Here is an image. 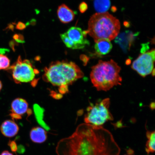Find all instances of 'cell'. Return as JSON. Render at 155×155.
<instances>
[{
	"mask_svg": "<svg viewBox=\"0 0 155 155\" xmlns=\"http://www.w3.org/2000/svg\"><path fill=\"white\" fill-rule=\"evenodd\" d=\"M120 71L121 68L113 60L100 61L92 68L91 81L98 91H106L114 86L121 85L122 79L120 75Z\"/></svg>",
	"mask_w": 155,
	"mask_h": 155,
	"instance_id": "3",
	"label": "cell"
},
{
	"mask_svg": "<svg viewBox=\"0 0 155 155\" xmlns=\"http://www.w3.org/2000/svg\"><path fill=\"white\" fill-rule=\"evenodd\" d=\"M121 149L108 130L86 123L79 125L56 147L57 155H120Z\"/></svg>",
	"mask_w": 155,
	"mask_h": 155,
	"instance_id": "1",
	"label": "cell"
},
{
	"mask_svg": "<svg viewBox=\"0 0 155 155\" xmlns=\"http://www.w3.org/2000/svg\"><path fill=\"white\" fill-rule=\"evenodd\" d=\"M95 42L94 49L98 55H106L109 53L112 49V44L109 40H100Z\"/></svg>",
	"mask_w": 155,
	"mask_h": 155,
	"instance_id": "13",
	"label": "cell"
},
{
	"mask_svg": "<svg viewBox=\"0 0 155 155\" xmlns=\"http://www.w3.org/2000/svg\"><path fill=\"white\" fill-rule=\"evenodd\" d=\"M28 109V104L26 100L22 98L15 99L12 103L11 117L15 119H20L22 116L28 112L29 115L31 111Z\"/></svg>",
	"mask_w": 155,
	"mask_h": 155,
	"instance_id": "9",
	"label": "cell"
},
{
	"mask_svg": "<svg viewBox=\"0 0 155 155\" xmlns=\"http://www.w3.org/2000/svg\"><path fill=\"white\" fill-rule=\"evenodd\" d=\"M88 9V5L87 4L84 2H82L79 5V9L81 13H84Z\"/></svg>",
	"mask_w": 155,
	"mask_h": 155,
	"instance_id": "20",
	"label": "cell"
},
{
	"mask_svg": "<svg viewBox=\"0 0 155 155\" xmlns=\"http://www.w3.org/2000/svg\"><path fill=\"white\" fill-rule=\"evenodd\" d=\"M57 15L61 22L65 24L71 22L74 19L75 17L74 11L64 4L58 7Z\"/></svg>",
	"mask_w": 155,
	"mask_h": 155,
	"instance_id": "10",
	"label": "cell"
},
{
	"mask_svg": "<svg viewBox=\"0 0 155 155\" xmlns=\"http://www.w3.org/2000/svg\"><path fill=\"white\" fill-rule=\"evenodd\" d=\"M35 116L38 123L46 131L50 130V128L44 120V110L37 104L34 106Z\"/></svg>",
	"mask_w": 155,
	"mask_h": 155,
	"instance_id": "15",
	"label": "cell"
},
{
	"mask_svg": "<svg viewBox=\"0 0 155 155\" xmlns=\"http://www.w3.org/2000/svg\"><path fill=\"white\" fill-rule=\"evenodd\" d=\"M120 29L118 19L108 12L97 13L92 15L88 24V34L95 42L100 40H113Z\"/></svg>",
	"mask_w": 155,
	"mask_h": 155,
	"instance_id": "4",
	"label": "cell"
},
{
	"mask_svg": "<svg viewBox=\"0 0 155 155\" xmlns=\"http://www.w3.org/2000/svg\"><path fill=\"white\" fill-rule=\"evenodd\" d=\"M9 145L12 151L13 152H16L17 150V145L15 141H12L9 143Z\"/></svg>",
	"mask_w": 155,
	"mask_h": 155,
	"instance_id": "23",
	"label": "cell"
},
{
	"mask_svg": "<svg viewBox=\"0 0 155 155\" xmlns=\"http://www.w3.org/2000/svg\"><path fill=\"white\" fill-rule=\"evenodd\" d=\"M10 61L7 56L0 54V70L8 69L10 66Z\"/></svg>",
	"mask_w": 155,
	"mask_h": 155,
	"instance_id": "19",
	"label": "cell"
},
{
	"mask_svg": "<svg viewBox=\"0 0 155 155\" xmlns=\"http://www.w3.org/2000/svg\"><path fill=\"white\" fill-rule=\"evenodd\" d=\"M30 136L33 142L41 144L47 139V133L45 130L40 127H35L30 132Z\"/></svg>",
	"mask_w": 155,
	"mask_h": 155,
	"instance_id": "12",
	"label": "cell"
},
{
	"mask_svg": "<svg viewBox=\"0 0 155 155\" xmlns=\"http://www.w3.org/2000/svg\"><path fill=\"white\" fill-rule=\"evenodd\" d=\"M17 151L20 153H23L25 152V150L24 146H23L22 145H20L18 147H17Z\"/></svg>",
	"mask_w": 155,
	"mask_h": 155,
	"instance_id": "25",
	"label": "cell"
},
{
	"mask_svg": "<svg viewBox=\"0 0 155 155\" xmlns=\"http://www.w3.org/2000/svg\"><path fill=\"white\" fill-rule=\"evenodd\" d=\"M9 69L11 70L13 78L17 84L32 82L38 72L30 61L22 60L20 56Z\"/></svg>",
	"mask_w": 155,
	"mask_h": 155,
	"instance_id": "6",
	"label": "cell"
},
{
	"mask_svg": "<svg viewBox=\"0 0 155 155\" xmlns=\"http://www.w3.org/2000/svg\"><path fill=\"white\" fill-rule=\"evenodd\" d=\"M2 82L1 81H0V91L1 90L2 88Z\"/></svg>",
	"mask_w": 155,
	"mask_h": 155,
	"instance_id": "29",
	"label": "cell"
},
{
	"mask_svg": "<svg viewBox=\"0 0 155 155\" xmlns=\"http://www.w3.org/2000/svg\"><path fill=\"white\" fill-rule=\"evenodd\" d=\"M146 136L148 139L146 144L145 150L149 154L150 153L155 152V132L147 130Z\"/></svg>",
	"mask_w": 155,
	"mask_h": 155,
	"instance_id": "16",
	"label": "cell"
},
{
	"mask_svg": "<svg viewBox=\"0 0 155 155\" xmlns=\"http://www.w3.org/2000/svg\"><path fill=\"white\" fill-rule=\"evenodd\" d=\"M124 33L116 37L115 42L119 44L122 49L124 51L129 50L134 40V35L132 34H127Z\"/></svg>",
	"mask_w": 155,
	"mask_h": 155,
	"instance_id": "14",
	"label": "cell"
},
{
	"mask_svg": "<svg viewBox=\"0 0 155 155\" xmlns=\"http://www.w3.org/2000/svg\"><path fill=\"white\" fill-rule=\"evenodd\" d=\"M110 101L104 99L95 104H91L87 108L85 116V123L95 127H102L107 122L113 120L114 117L109 111Z\"/></svg>",
	"mask_w": 155,
	"mask_h": 155,
	"instance_id": "5",
	"label": "cell"
},
{
	"mask_svg": "<svg viewBox=\"0 0 155 155\" xmlns=\"http://www.w3.org/2000/svg\"><path fill=\"white\" fill-rule=\"evenodd\" d=\"M19 128L15 122L11 120H7L3 122L1 127V130L5 136L11 137L17 134Z\"/></svg>",
	"mask_w": 155,
	"mask_h": 155,
	"instance_id": "11",
	"label": "cell"
},
{
	"mask_svg": "<svg viewBox=\"0 0 155 155\" xmlns=\"http://www.w3.org/2000/svg\"><path fill=\"white\" fill-rule=\"evenodd\" d=\"M84 74L76 64L63 61L53 62L44 69L43 78L53 86H68L82 78Z\"/></svg>",
	"mask_w": 155,
	"mask_h": 155,
	"instance_id": "2",
	"label": "cell"
},
{
	"mask_svg": "<svg viewBox=\"0 0 155 155\" xmlns=\"http://www.w3.org/2000/svg\"><path fill=\"white\" fill-rule=\"evenodd\" d=\"M0 155H13L12 153L9 152L8 151H5L2 153Z\"/></svg>",
	"mask_w": 155,
	"mask_h": 155,
	"instance_id": "27",
	"label": "cell"
},
{
	"mask_svg": "<svg viewBox=\"0 0 155 155\" xmlns=\"http://www.w3.org/2000/svg\"><path fill=\"white\" fill-rule=\"evenodd\" d=\"M13 38L18 42H24V38L23 35L21 34H15L13 35Z\"/></svg>",
	"mask_w": 155,
	"mask_h": 155,
	"instance_id": "21",
	"label": "cell"
},
{
	"mask_svg": "<svg viewBox=\"0 0 155 155\" xmlns=\"http://www.w3.org/2000/svg\"><path fill=\"white\" fill-rule=\"evenodd\" d=\"M94 3L95 9L98 13L106 12L111 5L110 0H94Z\"/></svg>",
	"mask_w": 155,
	"mask_h": 155,
	"instance_id": "17",
	"label": "cell"
},
{
	"mask_svg": "<svg viewBox=\"0 0 155 155\" xmlns=\"http://www.w3.org/2000/svg\"><path fill=\"white\" fill-rule=\"evenodd\" d=\"M154 49L143 53L133 62L131 67L143 77L153 72L155 61Z\"/></svg>",
	"mask_w": 155,
	"mask_h": 155,
	"instance_id": "7",
	"label": "cell"
},
{
	"mask_svg": "<svg viewBox=\"0 0 155 155\" xmlns=\"http://www.w3.org/2000/svg\"><path fill=\"white\" fill-rule=\"evenodd\" d=\"M61 39L66 46L72 49H80L79 46L75 44L68 37L66 33L60 35Z\"/></svg>",
	"mask_w": 155,
	"mask_h": 155,
	"instance_id": "18",
	"label": "cell"
},
{
	"mask_svg": "<svg viewBox=\"0 0 155 155\" xmlns=\"http://www.w3.org/2000/svg\"><path fill=\"white\" fill-rule=\"evenodd\" d=\"M124 155H135L134 151L131 149H129L127 150V153Z\"/></svg>",
	"mask_w": 155,
	"mask_h": 155,
	"instance_id": "26",
	"label": "cell"
},
{
	"mask_svg": "<svg viewBox=\"0 0 155 155\" xmlns=\"http://www.w3.org/2000/svg\"><path fill=\"white\" fill-rule=\"evenodd\" d=\"M66 34L70 39L78 46L80 49L84 48L90 44L86 38L87 35L88 34L87 31H83L80 28L72 27L68 29Z\"/></svg>",
	"mask_w": 155,
	"mask_h": 155,
	"instance_id": "8",
	"label": "cell"
},
{
	"mask_svg": "<svg viewBox=\"0 0 155 155\" xmlns=\"http://www.w3.org/2000/svg\"><path fill=\"white\" fill-rule=\"evenodd\" d=\"M59 91L60 93L61 94H65L68 91V86H63L59 87Z\"/></svg>",
	"mask_w": 155,
	"mask_h": 155,
	"instance_id": "24",
	"label": "cell"
},
{
	"mask_svg": "<svg viewBox=\"0 0 155 155\" xmlns=\"http://www.w3.org/2000/svg\"><path fill=\"white\" fill-rule=\"evenodd\" d=\"M27 26L26 24H25L24 23L21 22H19L17 23L15 28H16L17 30H23L26 28Z\"/></svg>",
	"mask_w": 155,
	"mask_h": 155,
	"instance_id": "22",
	"label": "cell"
},
{
	"mask_svg": "<svg viewBox=\"0 0 155 155\" xmlns=\"http://www.w3.org/2000/svg\"><path fill=\"white\" fill-rule=\"evenodd\" d=\"M29 24H31L32 25H34L36 24V21L35 19H32V20H31L30 22H28Z\"/></svg>",
	"mask_w": 155,
	"mask_h": 155,
	"instance_id": "28",
	"label": "cell"
}]
</instances>
